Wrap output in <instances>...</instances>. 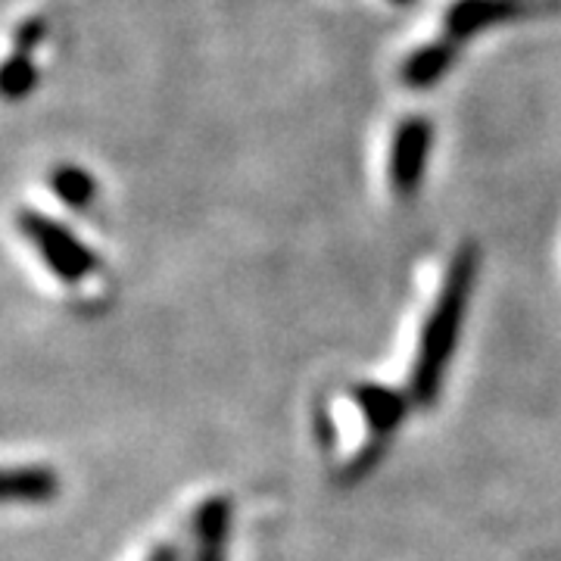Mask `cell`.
<instances>
[{
    "label": "cell",
    "mask_w": 561,
    "mask_h": 561,
    "mask_svg": "<svg viewBox=\"0 0 561 561\" xmlns=\"http://www.w3.org/2000/svg\"><path fill=\"white\" fill-rule=\"evenodd\" d=\"M481 253L474 243L459 247V253L453 256L446 278H443L440 294L431 306V316L424 321L421 331L419 353H415V365L409 375V397L419 405H434L443 390V378H446V365L456 353L459 343L461 324H465V312L474 294V280H478V265H481Z\"/></svg>",
    "instance_id": "obj_1"
},
{
    "label": "cell",
    "mask_w": 561,
    "mask_h": 561,
    "mask_svg": "<svg viewBox=\"0 0 561 561\" xmlns=\"http://www.w3.org/2000/svg\"><path fill=\"white\" fill-rule=\"evenodd\" d=\"M16 225H20L22 238L38 250L41 260L47 262V268L66 284L84 280L101 268V260L84 243L76 241L60 221L47 219L35 209H22Z\"/></svg>",
    "instance_id": "obj_2"
},
{
    "label": "cell",
    "mask_w": 561,
    "mask_h": 561,
    "mask_svg": "<svg viewBox=\"0 0 561 561\" xmlns=\"http://www.w3.org/2000/svg\"><path fill=\"white\" fill-rule=\"evenodd\" d=\"M561 0H459L446 13V38L461 41L496 22L527 20L559 10Z\"/></svg>",
    "instance_id": "obj_3"
},
{
    "label": "cell",
    "mask_w": 561,
    "mask_h": 561,
    "mask_svg": "<svg viewBox=\"0 0 561 561\" xmlns=\"http://www.w3.org/2000/svg\"><path fill=\"white\" fill-rule=\"evenodd\" d=\"M427 150H431V122H402L390 150V184L397 197H412L419 191Z\"/></svg>",
    "instance_id": "obj_4"
},
{
    "label": "cell",
    "mask_w": 561,
    "mask_h": 561,
    "mask_svg": "<svg viewBox=\"0 0 561 561\" xmlns=\"http://www.w3.org/2000/svg\"><path fill=\"white\" fill-rule=\"evenodd\" d=\"M353 400L359 402L365 424H368V440L383 443L393 437V431L405 421L409 397L397 387H383V383H359L353 390Z\"/></svg>",
    "instance_id": "obj_5"
},
{
    "label": "cell",
    "mask_w": 561,
    "mask_h": 561,
    "mask_svg": "<svg viewBox=\"0 0 561 561\" xmlns=\"http://www.w3.org/2000/svg\"><path fill=\"white\" fill-rule=\"evenodd\" d=\"M231 500L228 496H209L194 515V534H197V552L194 561H228V537H231Z\"/></svg>",
    "instance_id": "obj_6"
},
{
    "label": "cell",
    "mask_w": 561,
    "mask_h": 561,
    "mask_svg": "<svg viewBox=\"0 0 561 561\" xmlns=\"http://www.w3.org/2000/svg\"><path fill=\"white\" fill-rule=\"evenodd\" d=\"M60 493V478L57 471L44 465H22V468H7L3 474V500L22 502V505H44L57 500Z\"/></svg>",
    "instance_id": "obj_7"
},
{
    "label": "cell",
    "mask_w": 561,
    "mask_h": 561,
    "mask_svg": "<svg viewBox=\"0 0 561 561\" xmlns=\"http://www.w3.org/2000/svg\"><path fill=\"white\" fill-rule=\"evenodd\" d=\"M456 44H459V41L443 35L440 41H434V44L415 50V54L405 60V66H402V79H405V84H412V88H427V84H434V81L440 79L443 72L453 66Z\"/></svg>",
    "instance_id": "obj_8"
},
{
    "label": "cell",
    "mask_w": 561,
    "mask_h": 561,
    "mask_svg": "<svg viewBox=\"0 0 561 561\" xmlns=\"http://www.w3.org/2000/svg\"><path fill=\"white\" fill-rule=\"evenodd\" d=\"M54 194L60 197L66 206H72V209H84L91 197H94V181L91 175L79 169V165H60L57 172H54Z\"/></svg>",
    "instance_id": "obj_9"
},
{
    "label": "cell",
    "mask_w": 561,
    "mask_h": 561,
    "mask_svg": "<svg viewBox=\"0 0 561 561\" xmlns=\"http://www.w3.org/2000/svg\"><path fill=\"white\" fill-rule=\"evenodd\" d=\"M32 84H35V66H32V57L16 50V54L7 60V66H3V94H7L10 101H20V98H25V94L32 91Z\"/></svg>",
    "instance_id": "obj_10"
},
{
    "label": "cell",
    "mask_w": 561,
    "mask_h": 561,
    "mask_svg": "<svg viewBox=\"0 0 561 561\" xmlns=\"http://www.w3.org/2000/svg\"><path fill=\"white\" fill-rule=\"evenodd\" d=\"M44 32H47V22L41 20V16H35V20L22 22L20 32H16V50H22V54H28L35 44H38L41 38H44Z\"/></svg>",
    "instance_id": "obj_11"
},
{
    "label": "cell",
    "mask_w": 561,
    "mask_h": 561,
    "mask_svg": "<svg viewBox=\"0 0 561 561\" xmlns=\"http://www.w3.org/2000/svg\"><path fill=\"white\" fill-rule=\"evenodd\" d=\"M147 561H181V549L175 542H162L147 556Z\"/></svg>",
    "instance_id": "obj_12"
}]
</instances>
